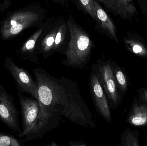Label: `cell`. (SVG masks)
I'll use <instances>...</instances> for the list:
<instances>
[{
    "mask_svg": "<svg viewBox=\"0 0 147 146\" xmlns=\"http://www.w3.org/2000/svg\"><path fill=\"white\" fill-rule=\"evenodd\" d=\"M90 90L97 112L109 122L111 121V112L105 93L99 81L94 65L90 79Z\"/></svg>",
    "mask_w": 147,
    "mask_h": 146,
    "instance_id": "cell-8",
    "label": "cell"
},
{
    "mask_svg": "<svg viewBox=\"0 0 147 146\" xmlns=\"http://www.w3.org/2000/svg\"><path fill=\"white\" fill-rule=\"evenodd\" d=\"M127 122L133 127L147 126V104L135 99L129 113Z\"/></svg>",
    "mask_w": 147,
    "mask_h": 146,
    "instance_id": "cell-13",
    "label": "cell"
},
{
    "mask_svg": "<svg viewBox=\"0 0 147 146\" xmlns=\"http://www.w3.org/2000/svg\"><path fill=\"white\" fill-rule=\"evenodd\" d=\"M146 145L147 146V136L146 138Z\"/></svg>",
    "mask_w": 147,
    "mask_h": 146,
    "instance_id": "cell-23",
    "label": "cell"
},
{
    "mask_svg": "<svg viewBox=\"0 0 147 146\" xmlns=\"http://www.w3.org/2000/svg\"><path fill=\"white\" fill-rule=\"evenodd\" d=\"M97 74L105 93L115 107L119 105L121 99L117 90V85L114 69L110 62L99 60L97 65L94 64Z\"/></svg>",
    "mask_w": 147,
    "mask_h": 146,
    "instance_id": "cell-6",
    "label": "cell"
},
{
    "mask_svg": "<svg viewBox=\"0 0 147 146\" xmlns=\"http://www.w3.org/2000/svg\"><path fill=\"white\" fill-rule=\"evenodd\" d=\"M48 22L41 24L40 27L24 43L19 51L20 56L25 60L37 63L39 54L38 43L40 37L47 26Z\"/></svg>",
    "mask_w": 147,
    "mask_h": 146,
    "instance_id": "cell-11",
    "label": "cell"
},
{
    "mask_svg": "<svg viewBox=\"0 0 147 146\" xmlns=\"http://www.w3.org/2000/svg\"><path fill=\"white\" fill-rule=\"evenodd\" d=\"M70 39V33L67 22L60 20L54 44V51L61 52L63 49L65 52L66 44L68 45Z\"/></svg>",
    "mask_w": 147,
    "mask_h": 146,
    "instance_id": "cell-15",
    "label": "cell"
},
{
    "mask_svg": "<svg viewBox=\"0 0 147 146\" xmlns=\"http://www.w3.org/2000/svg\"><path fill=\"white\" fill-rule=\"evenodd\" d=\"M139 133L137 130L126 129L121 136V146H140Z\"/></svg>",
    "mask_w": 147,
    "mask_h": 146,
    "instance_id": "cell-16",
    "label": "cell"
},
{
    "mask_svg": "<svg viewBox=\"0 0 147 146\" xmlns=\"http://www.w3.org/2000/svg\"><path fill=\"white\" fill-rule=\"evenodd\" d=\"M78 7L86 13L89 15L96 23L98 27L100 28L101 23L98 18L93 0H75Z\"/></svg>",
    "mask_w": 147,
    "mask_h": 146,
    "instance_id": "cell-17",
    "label": "cell"
},
{
    "mask_svg": "<svg viewBox=\"0 0 147 146\" xmlns=\"http://www.w3.org/2000/svg\"><path fill=\"white\" fill-rule=\"evenodd\" d=\"M4 66L14 80L18 92L28 93L37 100L38 85L29 72L16 65L9 57L5 58Z\"/></svg>",
    "mask_w": 147,
    "mask_h": 146,
    "instance_id": "cell-5",
    "label": "cell"
},
{
    "mask_svg": "<svg viewBox=\"0 0 147 146\" xmlns=\"http://www.w3.org/2000/svg\"><path fill=\"white\" fill-rule=\"evenodd\" d=\"M60 20L47 24V26L38 41L39 54L43 53L45 57L53 54L56 34Z\"/></svg>",
    "mask_w": 147,
    "mask_h": 146,
    "instance_id": "cell-10",
    "label": "cell"
},
{
    "mask_svg": "<svg viewBox=\"0 0 147 146\" xmlns=\"http://www.w3.org/2000/svg\"><path fill=\"white\" fill-rule=\"evenodd\" d=\"M33 72L38 85L37 100L44 111L62 116L80 126L95 127L76 83L64 77L57 79L41 68L34 69Z\"/></svg>",
    "mask_w": 147,
    "mask_h": 146,
    "instance_id": "cell-1",
    "label": "cell"
},
{
    "mask_svg": "<svg viewBox=\"0 0 147 146\" xmlns=\"http://www.w3.org/2000/svg\"><path fill=\"white\" fill-rule=\"evenodd\" d=\"M94 1L95 10L98 18L101 23L100 29L110 38L118 43L119 39L117 35V27L113 21L111 20L106 11L102 7L100 3L96 0Z\"/></svg>",
    "mask_w": 147,
    "mask_h": 146,
    "instance_id": "cell-14",
    "label": "cell"
},
{
    "mask_svg": "<svg viewBox=\"0 0 147 146\" xmlns=\"http://www.w3.org/2000/svg\"><path fill=\"white\" fill-rule=\"evenodd\" d=\"M53 1H55L56 2L64 4V3L68 2V1H70V0H53Z\"/></svg>",
    "mask_w": 147,
    "mask_h": 146,
    "instance_id": "cell-22",
    "label": "cell"
},
{
    "mask_svg": "<svg viewBox=\"0 0 147 146\" xmlns=\"http://www.w3.org/2000/svg\"><path fill=\"white\" fill-rule=\"evenodd\" d=\"M23 145L18 139L10 135L0 132V146Z\"/></svg>",
    "mask_w": 147,
    "mask_h": 146,
    "instance_id": "cell-19",
    "label": "cell"
},
{
    "mask_svg": "<svg viewBox=\"0 0 147 146\" xmlns=\"http://www.w3.org/2000/svg\"><path fill=\"white\" fill-rule=\"evenodd\" d=\"M123 40L127 50L139 57L147 60V44L141 35L129 31L123 37Z\"/></svg>",
    "mask_w": 147,
    "mask_h": 146,
    "instance_id": "cell-12",
    "label": "cell"
},
{
    "mask_svg": "<svg viewBox=\"0 0 147 146\" xmlns=\"http://www.w3.org/2000/svg\"><path fill=\"white\" fill-rule=\"evenodd\" d=\"M138 99L147 104V87H142L138 91Z\"/></svg>",
    "mask_w": 147,
    "mask_h": 146,
    "instance_id": "cell-20",
    "label": "cell"
},
{
    "mask_svg": "<svg viewBox=\"0 0 147 146\" xmlns=\"http://www.w3.org/2000/svg\"><path fill=\"white\" fill-rule=\"evenodd\" d=\"M19 113L15 105L13 98L0 85V120L18 135L22 131L19 123Z\"/></svg>",
    "mask_w": 147,
    "mask_h": 146,
    "instance_id": "cell-7",
    "label": "cell"
},
{
    "mask_svg": "<svg viewBox=\"0 0 147 146\" xmlns=\"http://www.w3.org/2000/svg\"><path fill=\"white\" fill-rule=\"evenodd\" d=\"M142 13L147 20V0H136Z\"/></svg>",
    "mask_w": 147,
    "mask_h": 146,
    "instance_id": "cell-21",
    "label": "cell"
},
{
    "mask_svg": "<svg viewBox=\"0 0 147 146\" xmlns=\"http://www.w3.org/2000/svg\"><path fill=\"white\" fill-rule=\"evenodd\" d=\"M114 73L116 81L120 90L123 93H125L127 89L128 83L126 75L121 68L117 65L113 64Z\"/></svg>",
    "mask_w": 147,
    "mask_h": 146,
    "instance_id": "cell-18",
    "label": "cell"
},
{
    "mask_svg": "<svg viewBox=\"0 0 147 146\" xmlns=\"http://www.w3.org/2000/svg\"><path fill=\"white\" fill-rule=\"evenodd\" d=\"M44 14L42 9H30L15 12L2 25L1 33L3 38H11L26 28L39 25L43 21Z\"/></svg>",
    "mask_w": 147,
    "mask_h": 146,
    "instance_id": "cell-4",
    "label": "cell"
},
{
    "mask_svg": "<svg viewBox=\"0 0 147 146\" xmlns=\"http://www.w3.org/2000/svg\"><path fill=\"white\" fill-rule=\"evenodd\" d=\"M66 22L70 39L65 52L66 60L64 63L68 66L80 67L90 57L93 42L90 35L76 23L72 15L69 16Z\"/></svg>",
    "mask_w": 147,
    "mask_h": 146,
    "instance_id": "cell-3",
    "label": "cell"
},
{
    "mask_svg": "<svg viewBox=\"0 0 147 146\" xmlns=\"http://www.w3.org/2000/svg\"><path fill=\"white\" fill-rule=\"evenodd\" d=\"M114 15L124 20L133 21L138 15L134 0H96Z\"/></svg>",
    "mask_w": 147,
    "mask_h": 146,
    "instance_id": "cell-9",
    "label": "cell"
},
{
    "mask_svg": "<svg viewBox=\"0 0 147 146\" xmlns=\"http://www.w3.org/2000/svg\"><path fill=\"white\" fill-rule=\"evenodd\" d=\"M22 116V129L21 138L27 142L42 136L44 133L53 128V122H57L59 117L45 111L38 100L31 98L17 92Z\"/></svg>",
    "mask_w": 147,
    "mask_h": 146,
    "instance_id": "cell-2",
    "label": "cell"
}]
</instances>
